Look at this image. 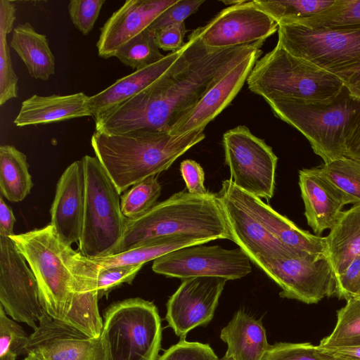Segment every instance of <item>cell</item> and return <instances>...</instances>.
Masks as SVG:
<instances>
[{
  "mask_svg": "<svg viewBox=\"0 0 360 360\" xmlns=\"http://www.w3.org/2000/svg\"><path fill=\"white\" fill-rule=\"evenodd\" d=\"M264 41L211 48L194 30L172 66L140 93L94 119L96 131L107 134L168 131L225 73L261 49Z\"/></svg>",
  "mask_w": 360,
  "mask_h": 360,
  "instance_id": "cell-1",
  "label": "cell"
},
{
  "mask_svg": "<svg viewBox=\"0 0 360 360\" xmlns=\"http://www.w3.org/2000/svg\"><path fill=\"white\" fill-rule=\"evenodd\" d=\"M205 137L204 130L181 136L168 131L107 134L95 131L91 144L120 193L150 176L167 170Z\"/></svg>",
  "mask_w": 360,
  "mask_h": 360,
  "instance_id": "cell-2",
  "label": "cell"
},
{
  "mask_svg": "<svg viewBox=\"0 0 360 360\" xmlns=\"http://www.w3.org/2000/svg\"><path fill=\"white\" fill-rule=\"evenodd\" d=\"M176 234L197 237L207 243L233 240L216 194L182 191L157 202L139 217L127 219L123 236L110 255L129 250L150 239Z\"/></svg>",
  "mask_w": 360,
  "mask_h": 360,
  "instance_id": "cell-3",
  "label": "cell"
},
{
  "mask_svg": "<svg viewBox=\"0 0 360 360\" xmlns=\"http://www.w3.org/2000/svg\"><path fill=\"white\" fill-rule=\"evenodd\" d=\"M246 82L248 89L264 100L327 102L345 89L337 75L293 56L278 43L257 60Z\"/></svg>",
  "mask_w": 360,
  "mask_h": 360,
  "instance_id": "cell-4",
  "label": "cell"
},
{
  "mask_svg": "<svg viewBox=\"0 0 360 360\" xmlns=\"http://www.w3.org/2000/svg\"><path fill=\"white\" fill-rule=\"evenodd\" d=\"M265 101L275 116L306 137L323 163L345 156L347 136L360 110V99L351 96L345 87L327 102L285 98Z\"/></svg>",
  "mask_w": 360,
  "mask_h": 360,
  "instance_id": "cell-5",
  "label": "cell"
},
{
  "mask_svg": "<svg viewBox=\"0 0 360 360\" xmlns=\"http://www.w3.org/2000/svg\"><path fill=\"white\" fill-rule=\"evenodd\" d=\"M86 195L79 253L89 259L110 255L122 238L127 219L120 205V193L96 157L82 158Z\"/></svg>",
  "mask_w": 360,
  "mask_h": 360,
  "instance_id": "cell-6",
  "label": "cell"
},
{
  "mask_svg": "<svg viewBox=\"0 0 360 360\" xmlns=\"http://www.w3.org/2000/svg\"><path fill=\"white\" fill-rule=\"evenodd\" d=\"M100 338L108 360H158L162 326L156 306L139 297L112 304Z\"/></svg>",
  "mask_w": 360,
  "mask_h": 360,
  "instance_id": "cell-7",
  "label": "cell"
},
{
  "mask_svg": "<svg viewBox=\"0 0 360 360\" xmlns=\"http://www.w3.org/2000/svg\"><path fill=\"white\" fill-rule=\"evenodd\" d=\"M10 238L36 278L45 312L65 323L72 306L75 278L63 261V242L53 226L49 224Z\"/></svg>",
  "mask_w": 360,
  "mask_h": 360,
  "instance_id": "cell-8",
  "label": "cell"
},
{
  "mask_svg": "<svg viewBox=\"0 0 360 360\" xmlns=\"http://www.w3.org/2000/svg\"><path fill=\"white\" fill-rule=\"evenodd\" d=\"M278 41L295 56L337 74L360 64V30L312 28L278 23Z\"/></svg>",
  "mask_w": 360,
  "mask_h": 360,
  "instance_id": "cell-9",
  "label": "cell"
},
{
  "mask_svg": "<svg viewBox=\"0 0 360 360\" xmlns=\"http://www.w3.org/2000/svg\"><path fill=\"white\" fill-rule=\"evenodd\" d=\"M225 164L242 191L269 201L274 195L278 158L272 148L244 125L223 135Z\"/></svg>",
  "mask_w": 360,
  "mask_h": 360,
  "instance_id": "cell-10",
  "label": "cell"
},
{
  "mask_svg": "<svg viewBox=\"0 0 360 360\" xmlns=\"http://www.w3.org/2000/svg\"><path fill=\"white\" fill-rule=\"evenodd\" d=\"M254 264L281 288V297L316 304L336 295L335 274L326 253L262 257Z\"/></svg>",
  "mask_w": 360,
  "mask_h": 360,
  "instance_id": "cell-11",
  "label": "cell"
},
{
  "mask_svg": "<svg viewBox=\"0 0 360 360\" xmlns=\"http://www.w3.org/2000/svg\"><path fill=\"white\" fill-rule=\"evenodd\" d=\"M205 244L175 250L153 260L152 269L167 277L186 279L219 277L240 279L252 271L251 260L240 248Z\"/></svg>",
  "mask_w": 360,
  "mask_h": 360,
  "instance_id": "cell-12",
  "label": "cell"
},
{
  "mask_svg": "<svg viewBox=\"0 0 360 360\" xmlns=\"http://www.w3.org/2000/svg\"><path fill=\"white\" fill-rule=\"evenodd\" d=\"M0 302L15 321L35 330L44 314L37 281L9 236H0Z\"/></svg>",
  "mask_w": 360,
  "mask_h": 360,
  "instance_id": "cell-13",
  "label": "cell"
},
{
  "mask_svg": "<svg viewBox=\"0 0 360 360\" xmlns=\"http://www.w3.org/2000/svg\"><path fill=\"white\" fill-rule=\"evenodd\" d=\"M198 28L206 46L226 48L265 41L278 31V24L253 1H240L223 9Z\"/></svg>",
  "mask_w": 360,
  "mask_h": 360,
  "instance_id": "cell-14",
  "label": "cell"
},
{
  "mask_svg": "<svg viewBox=\"0 0 360 360\" xmlns=\"http://www.w3.org/2000/svg\"><path fill=\"white\" fill-rule=\"evenodd\" d=\"M26 352L36 360H108L101 338H91L46 312L29 335Z\"/></svg>",
  "mask_w": 360,
  "mask_h": 360,
  "instance_id": "cell-15",
  "label": "cell"
},
{
  "mask_svg": "<svg viewBox=\"0 0 360 360\" xmlns=\"http://www.w3.org/2000/svg\"><path fill=\"white\" fill-rule=\"evenodd\" d=\"M227 280L219 277L184 279L167 303L165 319L174 333L184 339L193 328L213 319Z\"/></svg>",
  "mask_w": 360,
  "mask_h": 360,
  "instance_id": "cell-16",
  "label": "cell"
},
{
  "mask_svg": "<svg viewBox=\"0 0 360 360\" xmlns=\"http://www.w3.org/2000/svg\"><path fill=\"white\" fill-rule=\"evenodd\" d=\"M216 195L229 225L232 241L253 264L262 257L290 258L307 253L290 248L269 232L236 198L228 179L222 181Z\"/></svg>",
  "mask_w": 360,
  "mask_h": 360,
  "instance_id": "cell-17",
  "label": "cell"
},
{
  "mask_svg": "<svg viewBox=\"0 0 360 360\" xmlns=\"http://www.w3.org/2000/svg\"><path fill=\"white\" fill-rule=\"evenodd\" d=\"M262 53L261 49L255 50L216 81L178 120L169 133L172 136H181L204 130L240 91Z\"/></svg>",
  "mask_w": 360,
  "mask_h": 360,
  "instance_id": "cell-18",
  "label": "cell"
},
{
  "mask_svg": "<svg viewBox=\"0 0 360 360\" xmlns=\"http://www.w3.org/2000/svg\"><path fill=\"white\" fill-rule=\"evenodd\" d=\"M85 195V171L81 159L70 164L60 177L50 210V224L59 239L68 246L80 240Z\"/></svg>",
  "mask_w": 360,
  "mask_h": 360,
  "instance_id": "cell-19",
  "label": "cell"
},
{
  "mask_svg": "<svg viewBox=\"0 0 360 360\" xmlns=\"http://www.w3.org/2000/svg\"><path fill=\"white\" fill-rule=\"evenodd\" d=\"M177 0H127L100 28L98 56L108 59L132 38L147 29Z\"/></svg>",
  "mask_w": 360,
  "mask_h": 360,
  "instance_id": "cell-20",
  "label": "cell"
},
{
  "mask_svg": "<svg viewBox=\"0 0 360 360\" xmlns=\"http://www.w3.org/2000/svg\"><path fill=\"white\" fill-rule=\"evenodd\" d=\"M299 186L307 224L317 236L333 227L345 205L353 204L320 166L300 170Z\"/></svg>",
  "mask_w": 360,
  "mask_h": 360,
  "instance_id": "cell-21",
  "label": "cell"
},
{
  "mask_svg": "<svg viewBox=\"0 0 360 360\" xmlns=\"http://www.w3.org/2000/svg\"><path fill=\"white\" fill-rule=\"evenodd\" d=\"M228 182L233 193L240 203L282 243L298 252L326 254L325 237L312 234L299 228L262 199L240 189L230 179Z\"/></svg>",
  "mask_w": 360,
  "mask_h": 360,
  "instance_id": "cell-22",
  "label": "cell"
},
{
  "mask_svg": "<svg viewBox=\"0 0 360 360\" xmlns=\"http://www.w3.org/2000/svg\"><path fill=\"white\" fill-rule=\"evenodd\" d=\"M89 99L82 92L63 96L34 94L22 101L13 123L25 127L92 116Z\"/></svg>",
  "mask_w": 360,
  "mask_h": 360,
  "instance_id": "cell-23",
  "label": "cell"
},
{
  "mask_svg": "<svg viewBox=\"0 0 360 360\" xmlns=\"http://www.w3.org/2000/svg\"><path fill=\"white\" fill-rule=\"evenodd\" d=\"M181 48L165 55L153 64L118 79L106 89L91 96L89 103L94 119L124 103L158 80L177 59Z\"/></svg>",
  "mask_w": 360,
  "mask_h": 360,
  "instance_id": "cell-24",
  "label": "cell"
},
{
  "mask_svg": "<svg viewBox=\"0 0 360 360\" xmlns=\"http://www.w3.org/2000/svg\"><path fill=\"white\" fill-rule=\"evenodd\" d=\"M206 243L197 237L176 234L150 239L129 250L95 259L86 258L71 247L70 252L82 265L91 269H98L117 266L143 265L175 250Z\"/></svg>",
  "mask_w": 360,
  "mask_h": 360,
  "instance_id": "cell-25",
  "label": "cell"
},
{
  "mask_svg": "<svg viewBox=\"0 0 360 360\" xmlns=\"http://www.w3.org/2000/svg\"><path fill=\"white\" fill-rule=\"evenodd\" d=\"M220 338L227 345L226 354L233 360H262L269 346L262 322L243 310L234 314L221 329Z\"/></svg>",
  "mask_w": 360,
  "mask_h": 360,
  "instance_id": "cell-26",
  "label": "cell"
},
{
  "mask_svg": "<svg viewBox=\"0 0 360 360\" xmlns=\"http://www.w3.org/2000/svg\"><path fill=\"white\" fill-rule=\"evenodd\" d=\"M325 240L326 255L338 277L360 255V202L342 212Z\"/></svg>",
  "mask_w": 360,
  "mask_h": 360,
  "instance_id": "cell-27",
  "label": "cell"
},
{
  "mask_svg": "<svg viewBox=\"0 0 360 360\" xmlns=\"http://www.w3.org/2000/svg\"><path fill=\"white\" fill-rule=\"evenodd\" d=\"M68 268L75 278V290L71 309L64 323L91 338H99L103 322L98 311L95 279L79 269Z\"/></svg>",
  "mask_w": 360,
  "mask_h": 360,
  "instance_id": "cell-28",
  "label": "cell"
},
{
  "mask_svg": "<svg viewBox=\"0 0 360 360\" xmlns=\"http://www.w3.org/2000/svg\"><path fill=\"white\" fill-rule=\"evenodd\" d=\"M10 46L33 78L46 81L55 74L56 59L47 37L37 32L30 22L20 24L13 29Z\"/></svg>",
  "mask_w": 360,
  "mask_h": 360,
  "instance_id": "cell-29",
  "label": "cell"
},
{
  "mask_svg": "<svg viewBox=\"0 0 360 360\" xmlns=\"http://www.w3.org/2000/svg\"><path fill=\"white\" fill-rule=\"evenodd\" d=\"M34 184L26 155L11 145L0 146V189L11 202H20L30 193Z\"/></svg>",
  "mask_w": 360,
  "mask_h": 360,
  "instance_id": "cell-30",
  "label": "cell"
},
{
  "mask_svg": "<svg viewBox=\"0 0 360 360\" xmlns=\"http://www.w3.org/2000/svg\"><path fill=\"white\" fill-rule=\"evenodd\" d=\"M16 7L9 0H0V105L18 97V78L13 68L7 35L13 30Z\"/></svg>",
  "mask_w": 360,
  "mask_h": 360,
  "instance_id": "cell-31",
  "label": "cell"
},
{
  "mask_svg": "<svg viewBox=\"0 0 360 360\" xmlns=\"http://www.w3.org/2000/svg\"><path fill=\"white\" fill-rule=\"evenodd\" d=\"M282 22L312 28L360 30V0H335L329 8L310 18Z\"/></svg>",
  "mask_w": 360,
  "mask_h": 360,
  "instance_id": "cell-32",
  "label": "cell"
},
{
  "mask_svg": "<svg viewBox=\"0 0 360 360\" xmlns=\"http://www.w3.org/2000/svg\"><path fill=\"white\" fill-rule=\"evenodd\" d=\"M337 312V322L332 333L323 338L320 348L360 346V298L348 299Z\"/></svg>",
  "mask_w": 360,
  "mask_h": 360,
  "instance_id": "cell-33",
  "label": "cell"
},
{
  "mask_svg": "<svg viewBox=\"0 0 360 360\" xmlns=\"http://www.w3.org/2000/svg\"><path fill=\"white\" fill-rule=\"evenodd\" d=\"M70 247L63 243L61 257L68 267L75 268L92 276L96 281L98 297L107 296L114 288L123 283H131L143 265L117 266L91 269L77 262L71 255Z\"/></svg>",
  "mask_w": 360,
  "mask_h": 360,
  "instance_id": "cell-34",
  "label": "cell"
},
{
  "mask_svg": "<svg viewBox=\"0 0 360 360\" xmlns=\"http://www.w3.org/2000/svg\"><path fill=\"white\" fill-rule=\"evenodd\" d=\"M335 0H254L255 5L278 24L282 21L310 18L329 8Z\"/></svg>",
  "mask_w": 360,
  "mask_h": 360,
  "instance_id": "cell-35",
  "label": "cell"
},
{
  "mask_svg": "<svg viewBox=\"0 0 360 360\" xmlns=\"http://www.w3.org/2000/svg\"><path fill=\"white\" fill-rule=\"evenodd\" d=\"M155 32L148 27L122 46L115 53L122 64L135 70L153 64L165 57L155 41Z\"/></svg>",
  "mask_w": 360,
  "mask_h": 360,
  "instance_id": "cell-36",
  "label": "cell"
},
{
  "mask_svg": "<svg viewBox=\"0 0 360 360\" xmlns=\"http://www.w3.org/2000/svg\"><path fill=\"white\" fill-rule=\"evenodd\" d=\"M320 168L353 204L360 202V160L343 156L323 163Z\"/></svg>",
  "mask_w": 360,
  "mask_h": 360,
  "instance_id": "cell-37",
  "label": "cell"
},
{
  "mask_svg": "<svg viewBox=\"0 0 360 360\" xmlns=\"http://www.w3.org/2000/svg\"><path fill=\"white\" fill-rule=\"evenodd\" d=\"M157 176H150L134 185L120 197L121 210L127 219H134L150 210L161 194Z\"/></svg>",
  "mask_w": 360,
  "mask_h": 360,
  "instance_id": "cell-38",
  "label": "cell"
},
{
  "mask_svg": "<svg viewBox=\"0 0 360 360\" xmlns=\"http://www.w3.org/2000/svg\"><path fill=\"white\" fill-rule=\"evenodd\" d=\"M262 360H336L309 342L269 345Z\"/></svg>",
  "mask_w": 360,
  "mask_h": 360,
  "instance_id": "cell-39",
  "label": "cell"
},
{
  "mask_svg": "<svg viewBox=\"0 0 360 360\" xmlns=\"http://www.w3.org/2000/svg\"><path fill=\"white\" fill-rule=\"evenodd\" d=\"M29 335L17 322L8 317L0 304V357L27 355Z\"/></svg>",
  "mask_w": 360,
  "mask_h": 360,
  "instance_id": "cell-40",
  "label": "cell"
},
{
  "mask_svg": "<svg viewBox=\"0 0 360 360\" xmlns=\"http://www.w3.org/2000/svg\"><path fill=\"white\" fill-rule=\"evenodd\" d=\"M105 0H70L68 14L75 27L84 35L93 30Z\"/></svg>",
  "mask_w": 360,
  "mask_h": 360,
  "instance_id": "cell-41",
  "label": "cell"
},
{
  "mask_svg": "<svg viewBox=\"0 0 360 360\" xmlns=\"http://www.w3.org/2000/svg\"><path fill=\"white\" fill-rule=\"evenodd\" d=\"M158 360H220L208 344L188 342L184 338L172 345Z\"/></svg>",
  "mask_w": 360,
  "mask_h": 360,
  "instance_id": "cell-42",
  "label": "cell"
},
{
  "mask_svg": "<svg viewBox=\"0 0 360 360\" xmlns=\"http://www.w3.org/2000/svg\"><path fill=\"white\" fill-rule=\"evenodd\" d=\"M204 0H177L164 11L148 27L157 32L167 26L184 22L185 19L195 13Z\"/></svg>",
  "mask_w": 360,
  "mask_h": 360,
  "instance_id": "cell-43",
  "label": "cell"
},
{
  "mask_svg": "<svg viewBox=\"0 0 360 360\" xmlns=\"http://www.w3.org/2000/svg\"><path fill=\"white\" fill-rule=\"evenodd\" d=\"M360 290V255L347 268L336 277V295L339 299L347 300L355 297Z\"/></svg>",
  "mask_w": 360,
  "mask_h": 360,
  "instance_id": "cell-44",
  "label": "cell"
},
{
  "mask_svg": "<svg viewBox=\"0 0 360 360\" xmlns=\"http://www.w3.org/2000/svg\"><path fill=\"white\" fill-rule=\"evenodd\" d=\"M180 172L184 180L188 192L193 194H207L205 172L201 165L193 160H185L180 164Z\"/></svg>",
  "mask_w": 360,
  "mask_h": 360,
  "instance_id": "cell-45",
  "label": "cell"
},
{
  "mask_svg": "<svg viewBox=\"0 0 360 360\" xmlns=\"http://www.w3.org/2000/svg\"><path fill=\"white\" fill-rule=\"evenodd\" d=\"M186 32L185 23L174 24L162 28L155 32V41L160 49L176 51L184 44V37Z\"/></svg>",
  "mask_w": 360,
  "mask_h": 360,
  "instance_id": "cell-46",
  "label": "cell"
},
{
  "mask_svg": "<svg viewBox=\"0 0 360 360\" xmlns=\"http://www.w3.org/2000/svg\"><path fill=\"white\" fill-rule=\"evenodd\" d=\"M345 156L360 160V110L355 117L347 136Z\"/></svg>",
  "mask_w": 360,
  "mask_h": 360,
  "instance_id": "cell-47",
  "label": "cell"
},
{
  "mask_svg": "<svg viewBox=\"0 0 360 360\" xmlns=\"http://www.w3.org/2000/svg\"><path fill=\"white\" fill-rule=\"evenodd\" d=\"M335 75L342 79L351 96L360 99V64Z\"/></svg>",
  "mask_w": 360,
  "mask_h": 360,
  "instance_id": "cell-48",
  "label": "cell"
},
{
  "mask_svg": "<svg viewBox=\"0 0 360 360\" xmlns=\"http://www.w3.org/2000/svg\"><path fill=\"white\" fill-rule=\"evenodd\" d=\"M16 221L12 209L0 198V236H11L14 235L13 227Z\"/></svg>",
  "mask_w": 360,
  "mask_h": 360,
  "instance_id": "cell-49",
  "label": "cell"
},
{
  "mask_svg": "<svg viewBox=\"0 0 360 360\" xmlns=\"http://www.w3.org/2000/svg\"><path fill=\"white\" fill-rule=\"evenodd\" d=\"M320 349L336 360H360V346Z\"/></svg>",
  "mask_w": 360,
  "mask_h": 360,
  "instance_id": "cell-50",
  "label": "cell"
},
{
  "mask_svg": "<svg viewBox=\"0 0 360 360\" xmlns=\"http://www.w3.org/2000/svg\"><path fill=\"white\" fill-rule=\"evenodd\" d=\"M17 356L13 355H6L3 357H0V360H15Z\"/></svg>",
  "mask_w": 360,
  "mask_h": 360,
  "instance_id": "cell-51",
  "label": "cell"
},
{
  "mask_svg": "<svg viewBox=\"0 0 360 360\" xmlns=\"http://www.w3.org/2000/svg\"><path fill=\"white\" fill-rule=\"evenodd\" d=\"M240 1H223L222 2L224 4L228 5L229 6L236 5V4H238Z\"/></svg>",
  "mask_w": 360,
  "mask_h": 360,
  "instance_id": "cell-52",
  "label": "cell"
},
{
  "mask_svg": "<svg viewBox=\"0 0 360 360\" xmlns=\"http://www.w3.org/2000/svg\"><path fill=\"white\" fill-rule=\"evenodd\" d=\"M220 360H233V359L231 356L225 354V355Z\"/></svg>",
  "mask_w": 360,
  "mask_h": 360,
  "instance_id": "cell-53",
  "label": "cell"
},
{
  "mask_svg": "<svg viewBox=\"0 0 360 360\" xmlns=\"http://www.w3.org/2000/svg\"><path fill=\"white\" fill-rule=\"evenodd\" d=\"M24 360H36L34 358L30 356H27Z\"/></svg>",
  "mask_w": 360,
  "mask_h": 360,
  "instance_id": "cell-54",
  "label": "cell"
},
{
  "mask_svg": "<svg viewBox=\"0 0 360 360\" xmlns=\"http://www.w3.org/2000/svg\"><path fill=\"white\" fill-rule=\"evenodd\" d=\"M354 297L360 298V290L358 292V294L355 297Z\"/></svg>",
  "mask_w": 360,
  "mask_h": 360,
  "instance_id": "cell-55",
  "label": "cell"
}]
</instances>
